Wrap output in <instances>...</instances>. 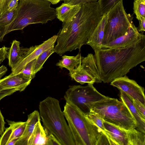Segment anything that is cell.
Segmentation results:
<instances>
[{
    "mask_svg": "<svg viewBox=\"0 0 145 145\" xmlns=\"http://www.w3.org/2000/svg\"><path fill=\"white\" fill-rule=\"evenodd\" d=\"M46 0H20L15 19L4 27L0 36V41L5 36L12 31L22 30L32 24H46L57 17L56 9Z\"/></svg>",
    "mask_w": 145,
    "mask_h": 145,
    "instance_id": "cell-4",
    "label": "cell"
},
{
    "mask_svg": "<svg viewBox=\"0 0 145 145\" xmlns=\"http://www.w3.org/2000/svg\"><path fill=\"white\" fill-rule=\"evenodd\" d=\"M133 103L138 112L145 118V105L140 102L132 99Z\"/></svg>",
    "mask_w": 145,
    "mask_h": 145,
    "instance_id": "cell-30",
    "label": "cell"
},
{
    "mask_svg": "<svg viewBox=\"0 0 145 145\" xmlns=\"http://www.w3.org/2000/svg\"><path fill=\"white\" fill-rule=\"evenodd\" d=\"M120 91L121 101L127 107L136 122V129L145 134V118L141 115L135 106L132 98L123 91Z\"/></svg>",
    "mask_w": 145,
    "mask_h": 145,
    "instance_id": "cell-15",
    "label": "cell"
},
{
    "mask_svg": "<svg viewBox=\"0 0 145 145\" xmlns=\"http://www.w3.org/2000/svg\"><path fill=\"white\" fill-rule=\"evenodd\" d=\"M12 133L10 126L6 128L0 137V145H7L10 141Z\"/></svg>",
    "mask_w": 145,
    "mask_h": 145,
    "instance_id": "cell-29",
    "label": "cell"
},
{
    "mask_svg": "<svg viewBox=\"0 0 145 145\" xmlns=\"http://www.w3.org/2000/svg\"><path fill=\"white\" fill-rule=\"evenodd\" d=\"M104 121L121 129L136 128L137 123L126 105L117 99L108 97L95 103L91 111Z\"/></svg>",
    "mask_w": 145,
    "mask_h": 145,
    "instance_id": "cell-6",
    "label": "cell"
},
{
    "mask_svg": "<svg viewBox=\"0 0 145 145\" xmlns=\"http://www.w3.org/2000/svg\"><path fill=\"white\" fill-rule=\"evenodd\" d=\"M61 1H63L64 2V3H67L72 0H60Z\"/></svg>",
    "mask_w": 145,
    "mask_h": 145,
    "instance_id": "cell-41",
    "label": "cell"
},
{
    "mask_svg": "<svg viewBox=\"0 0 145 145\" xmlns=\"http://www.w3.org/2000/svg\"><path fill=\"white\" fill-rule=\"evenodd\" d=\"M50 1L52 4H56L58 3L60 0H46Z\"/></svg>",
    "mask_w": 145,
    "mask_h": 145,
    "instance_id": "cell-40",
    "label": "cell"
},
{
    "mask_svg": "<svg viewBox=\"0 0 145 145\" xmlns=\"http://www.w3.org/2000/svg\"><path fill=\"white\" fill-rule=\"evenodd\" d=\"M7 71V69L5 66L2 65L0 67V80Z\"/></svg>",
    "mask_w": 145,
    "mask_h": 145,
    "instance_id": "cell-39",
    "label": "cell"
},
{
    "mask_svg": "<svg viewBox=\"0 0 145 145\" xmlns=\"http://www.w3.org/2000/svg\"><path fill=\"white\" fill-rule=\"evenodd\" d=\"M57 38V35H55L40 44L29 48H24L21 59L16 66L11 69V73L16 74L20 72L27 63L37 59L43 52L54 46Z\"/></svg>",
    "mask_w": 145,
    "mask_h": 145,
    "instance_id": "cell-10",
    "label": "cell"
},
{
    "mask_svg": "<svg viewBox=\"0 0 145 145\" xmlns=\"http://www.w3.org/2000/svg\"><path fill=\"white\" fill-rule=\"evenodd\" d=\"M5 123L4 118L0 110V135H1L4 131Z\"/></svg>",
    "mask_w": 145,
    "mask_h": 145,
    "instance_id": "cell-37",
    "label": "cell"
},
{
    "mask_svg": "<svg viewBox=\"0 0 145 145\" xmlns=\"http://www.w3.org/2000/svg\"><path fill=\"white\" fill-rule=\"evenodd\" d=\"M106 133L112 145H145V133L136 128L126 130L105 121Z\"/></svg>",
    "mask_w": 145,
    "mask_h": 145,
    "instance_id": "cell-9",
    "label": "cell"
},
{
    "mask_svg": "<svg viewBox=\"0 0 145 145\" xmlns=\"http://www.w3.org/2000/svg\"><path fill=\"white\" fill-rule=\"evenodd\" d=\"M133 9L138 20L142 18H145V0H134Z\"/></svg>",
    "mask_w": 145,
    "mask_h": 145,
    "instance_id": "cell-25",
    "label": "cell"
},
{
    "mask_svg": "<svg viewBox=\"0 0 145 145\" xmlns=\"http://www.w3.org/2000/svg\"><path fill=\"white\" fill-rule=\"evenodd\" d=\"M39 109L46 131L53 135L61 145H75L58 99L46 97L40 102Z\"/></svg>",
    "mask_w": 145,
    "mask_h": 145,
    "instance_id": "cell-5",
    "label": "cell"
},
{
    "mask_svg": "<svg viewBox=\"0 0 145 145\" xmlns=\"http://www.w3.org/2000/svg\"><path fill=\"white\" fill-rule=\"evenodd\" d=\"M121 0H98L100 10L101 14H107L117 3Z\"/></svg>",
    "mask_w": 145,
    "mask_h": 145,
    "instance_id": "cell-26",
    "label": "cell"
},
{
    "mask_svg": "<svg viewBox=\"0 0 145 145\" xmlns=\"http://www.w3.org/2000/svg\"><path fill=\"white\" fill-rule=\"evenodd\" d=\"M39 112L35 110L28 116L24 132L16 141L15 145H27L28 139L37 123L40 120Z\"/></svg>",
    "mask_w": 145,
    "mask_h": 145,
    "instance_id": "cell-16",
    "label": "cell"
},
{
    "mask_svg": "<svg viewBox=\"0 0 145 145\" xmlns=\"http://www.w3.org/2000/svg\"><path fill=\"white\" fill-rule=\"evenodd\" d=\"M63 112L75 145H112L101 129L75 106L66 102Z\"/></svg>",
    "mask_w": 145,
    "mask_h": 145,
    "instance_id": "cell-3",
    "label": "cell"
},
{
    "mask_svg": "<svg viewBox=\"0 0 145 145\" xmlns=\"http://www.w3.org/2000/svg\"><path fill=\"white\" fill-rule=\"evenodd\" d=\"M45 131L47 138L46 145H61L58 140L53 135Z\"/></svg>",
    "mask_w": 145,
    "mask_h": 145,
    "instance_id": "cell-31",
    "label": "cell"
},
{
    "mask_svg": "<svg viewBox=\"0 0 145 145\" xmlns=\"http://www.w3.org/2000/svg\"><path fill=\"white\" fill-rule=\"evenodd\" d=\"M101 80L111 82L126 75L130 70L145 61V35L137 42L119 48L94 51Z\"/></svg>",
    "mask_w": 145,
    "mask_h": 145,
    "instance_id": "cell-2",
    "label": "cell"
},
{
    "mask_svg": "<svg viewBox=\"0 0 145 145\" xmlns=\"http://www.w3.org/2000/svg\"><path fill=\"white\" fill-rule=\"evenodd\" d=\"M81 5H71L63 3L56 8V16L63 23L71 19L80 9Z\"/></svg>",
    "mask_w": 145,
    "mask_h": 145,
    "instance_id": "cell-18",
    "label": "cell"
},
{
    "mask_svg": "<svg viewBox=\"0 0 145 145\" xmlns=\"http://www.w3.org/2000/svg\"><path fill=\"white\" fill-rule=\"evenodd\" d=\"M20 42L14 40L9 48L7 58L9 66L11 69L18 63L24 53V48H22L20 46Z\"/></svg>",
    "mask_w": 145,
    "mask_h": 145,
    "instance_id": "cell-20",
    "label": "cell"
},
{
    "mask_svg": "<svg viewBox=\"0 0 145 145\" xmlns=\"http://www.w3.org/2000/svg\"><path fill=\"white\" fill-rule=\"evenodd\" d=\"M31 80L21 72L16 74L11 73L0 80V91L16 89L20 92L23 91L30 84Z\"/></svg>",
    "mask_w": 145,
    "mask_h": 145,
    "instance_id": "cell-12",
    "label": "cell"
},
{
    "mask_svg": "<svg viewBox=\"0 0 145 145\" xmlns=\"http://www.w3.org/2000/svg\"><path fill=\"white\" fill-rule=\"evenodd\" d=\"M98 0H72L67 3L71 5H82L86 3L97 2Z\"/></svg>",
    "mask_w": 145,
    "mask_h": 145,
    "instance_id": "cell-32",
    "label": "cell"
},
{
    "mask_svg": "<svg viewBox=\"0 0 145 145\" xmlns=\"http://www.w3.org/2000/svg\"><path fill=\"white\" fill-rule=\"evenodd\" d=\"M16 89H11L0 91V101L6 96L10 95L17 91Z\"/></svg>",
    "mask_w": 145,
    "mask_h": 145,
    "instance_id": "cell-35",
    "label": "cell"
},
{
    "mask_svg": "<svg viewBox=\"0 0 145 145\" xmlns=\"http://www.w3.org/2000/svg\"><path fill=\"white\" fill-rule=\"evenodd\" d=\"M36 59L27 63L20 72L25 77L32 80L35 78L36 74L34 70Z\"/></svg>",
    "mask_w": 145,
    "mask_h": 145,
    "instance_id": "cell-28",
    "label": "cell"
},
{
    "mask_svg": "<svg viewBox=\"0 0 145 145\" xmlns=\"http://www.w3.org/2000/svg\"><path fill=\"white\" fill-rule=\"evenodd\" d=\"M17 12V8L10 11L6 10L0 17V27L10 24L15 19Z\"/></svg>",
    "mask_w": 145,
    "mask_h": 145,
    "instance_id": "cell-24",
    "label": "cell"
},
{
    "mask_svg": "<svg viewBox=\"0 0 145 145\" xmlns=\"http://www.w3.org/2000/svg\"><path fill=\"white\" fill-rule=\"evenodd\" d=\"M85 115L91 121L100 128L104 133L106 135V129L103 123L104 120L102 118L91 111Z\"/></svg>",
    "mask_w": 145,
    "mask_h": 145,
    "instance_id": "cell-27",
    "label": "cell"
},
{
    "mask_svg": "<svg viewBox=\"0 0 145 145\" xmlns=\"http://www.w3.org/2000/svg\"><path fill=\"white\" fill-rule=\"evenodd\" d=\"M108 97L99 92L93 84H88L85 86H69L64 98L66 102L73 105L86 115L91 112L95 103Z\"/></svg>",
    "mask_w": 145,
    "mask_h": 145,
    "instance_id": "cell-8",
    "label": "cell"
},
{
    "mask_svg": "<svg viewBox=\"0 0 145 145\" xmlns=\"http://www.w3.org/2000/svg\"><path fill=\"white\" fill-rule=\"evenodd\" d=\"M69 74L72 79L82 85L98 83L97 79L82 67L81 61L74 69L69 71Z\"/></svg>",
    "mask_w": 145,
    "mask_h": 145,
    "instance_id": "cell-17",
    "label": "cell"
},
{
    "mask_svg": "<svg viewBox=\"0 0 145 145\" xmlns=\"http://www.w3.org/2000/svg\"><path fill=\"white\" fill-rule=\"evenodd\" d=\"M110 85L145 105L144 88L126 75L115 78L110 82Z\"/></svg>",
    "mask_w": 145,
    "mask_h": 145,
    "instance_id": "cell-11",
    "label": "cell"
},
{
    "mask_svg": "<svg viewBox=\"0 0 145 145\" xmlns=\"http://www.w3.org/2000/svg\"><path fill=\"white\" fill-rule=\"evenodd\" d=\"M80 53L75 56H68L64 55L61 59L56 64L61 69L64 68L69 71L73 70L77 66L83 58Z\"/></svg>",
    "mask_w": 145,
    "mask_h": 145,
    "instance_id": "cell-21",
    "label": "cell"
},
{
    "mask_svg": "<svg viewBox=\"0 0 145 145\" xmlns=\"http://www.w3.org/2000/svg\"><path fill=\"white\" fill-rule=\"evenodd\" d=\"M144 35L143 33L139 32L138 29L132 22L128 31L124 35L117 38L105 45L102 48L125 47L137 42Z\"/></svg>",
    "mask_w": 145,
    "mask_h": 145,
    "instance_id": "cell-13",
    "label": "cell"
},
{
    "mask_svg": "<svg viewBox=\"0 0 145 145\" xmlns=\"http://www.w3.org/2000/svg\"><path fill=\"white\" fill-rule=\"evenodd\" d=\"M102 16L98 1L81 5L73 17L63 23L57 35L55 52L61 56L77 49L80 51L81 47L86 44Z\"/></svg>",
    "mask_w": 145,
    "mask_h": 145,
    "instance_id": "cell-1",
    "label": "cell"
},
{
    "mask_svg": "<svg viewBox=\"0 0 145 145\" xmlns=\"http://www.w3.org/2000/svg\"><path fill=\"white\" fill-rule=\"evenodd\" d=\"M20 0H9L7 10H12L17 8Z\"/></svg>",
    "mask_w": 145,
    "mask_h": 145,
    "instance_id": "cell-34",
    "label": "cell"
},
{
    "mask_svg": "<svg viewBox=\"0 0 145 145\" xmlns=\"http://www.w3.org/2000/svg\"><path fill=\"white\" fill-rule=\"evenodd\" d=\"M139 28L138 29L139 32L145 31V18H142L139 20Z\"/></svg>",
    "mask_w": 145,
    "mask_h": 145,
    "instance_id": "cell-38",
    "label": "cell"
},
{
    "mask_svg": "<svg viewBox=\"0 0 145 145\" xmlns=\"http://www.w3.org/2000/svg\"><path fill=\"white\" fill-rule=\"evenodd\" d=\"M1 33V31L0 30V34Z\"/></svg>",
    "mask_w": 145,
    "mask_h": 145,
    "instance_id": "cell-42",
    "label": "cell"
},
{
    "mask_svg": "<svg viewBox=\"0 0 145 145\" xmlns=\"http://www.w3.org/2000/svg\"><path fill=\"white\" fill-rule=\"evenodd\" d=\"M47 138L40 120L36 123L29 137L27 145H46Z\"/></svg>",
    "mask_w": 145,
    "mask_h": 145,
    "instance_id": "cell-19",
    "label": "cell"
},
{
    "mask_svg": "<svg viewBox=\"0 0 145 145\" xmlns=\"http://www.w3.org/2000/svg\"><path fill=\"white\" fill-rule=\"evenodd\" d=\"M54 46L42 52L36 59L34 71L36 74L43 67V65L49 57L55 52Z\"/></svg>",
    "mask_w": 145,
    "mask_h": 145,
    "instance_id": "cell-23",
    "label": "cell"
},
{
    "mask_svg": "<svg viewBox=\"0 0 145 145\" xmlns=\"http://www.w3.org/2000/svg\"><path fill=\"white\" fill-rule=\"evenodd\" d=\"M107 20V14L103 15L101 21L86 42V44L90 46L94 51L102 48Z\"/></svg>",
    "mask_w": 145,
    "mask_h": 145,
    "instance_id": "cell-14",
    "label": "cell"
},
{
    "mask_svg": "<svg viewBox=\"0 0 145 145\" xmlns=\"http://www.w3.org/2000/svg\"><path fill=\"white\" fill-rule=\"evenodd\" d=\"M102 48L117 38L124 35L133 22V17L126 13L123 0L117 3L107 14Z\"/></svg>",
    "mask_w": 145,
    "mask_h": 145,
    "instance_id": "cell-7",
    "label": "cell"
},
{
    "mask_svg": "<svg viewBox=\"0 0 145 145\" xmlns=\"http://www.w3.org/2000/svg\"><path fill=\"white\" fill-rule=\"evenodd\" d=\"M9 48L4 46L0 48V64L7 58Z\"/></svg>",
    "mask_w": 145,
    "mask_h": 145,
    "instance_id": "cell-33",
    "label": "cell"
},
{
    "mask_svg": "<svg viewBox=\"0 0 145 145\" xmlns=\"http://www.w3.org/2000/svg\"><path fill=\"white\" fill-rule=\"evenodd\" d=\"M9 0H0V17L7 10Z\"/></svg>",
    "mask_w": 145,
    "mask_h": 145,
    "instance_id": "cell-36",
    "label": "cell"
},
{
    "mask_svg": "<svg viewBox=\"0 0 145 145\" xmlns=\"http://www.w3.org/2000/svg\"><path fill=\"white\" fill-rule=\"evenodd\" d=\"M7 121L12 129V133L10 141L15 139H18L24 132L26 121L16 122L7 120Z\"/></svg>",
    "mask_w": 145,
    "mask_h": 145,
    "instance_id": "cell-22",
    "label": "cell"
}]
</instances>
